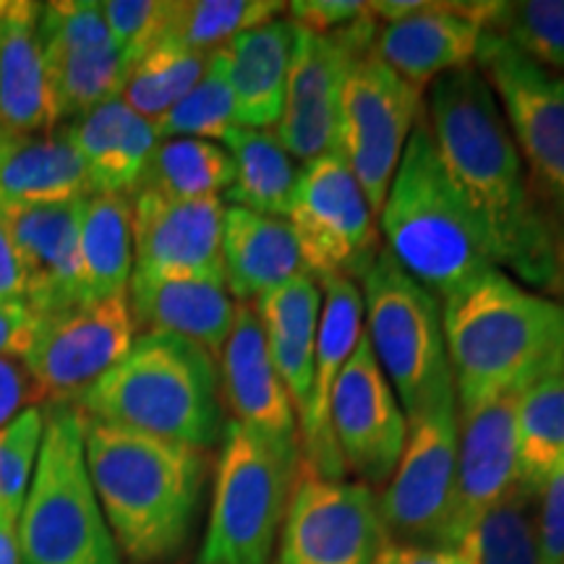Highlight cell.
<instances>
[{
    "label": "cell",
    "instance_id": "5",
    "mask_svg": "<svg viewBox=\"0 0 564 564\" xmlns=\"http://www.w3.org/2000/svg\"><path fill=\"white\" fill-rule=\"evenodd\" d=\"M379 228L394 262L440 301L499 270L476 215L436 158L426 112L394 171Z\"/></svg>",
    "mask_w": 564,
    "mask_h": 564
},
{
    "label": "cell",
    "instance_id": "33",
    "mask_svg": "<svg viewBox=\"0 0 564 564\" xmlns=\"http://www.w3.org/2000/svg\"><path fill=\"white\" fill-rule=\"evenodd\" d=\"M460 564H541L539 494L514 484L447 544Z\"/></svg>",
    "mask_w": 564,
    "mask_h": 564
},
{
    "label": "cell",
    "instance_id": "48",
    "mask_svg": "<svg viewBox=\"0 0 564 564\" xmlns=\"http://www.w3.org/2000/svg\"><path fill=\"white\" fill-rule=\"evenodd\" d=\"M0 564H21L19 512L0 505Z\"/></svg>",
    "mask_w": 564,
    "mask_h": 564
},
{
    "label": "cell",
    "instance_id": "25",
    "mask_svg": "<svg viewBox=\"0 0 564 564\" xmlns=\"http://www.w3.org/2000/svg\"><path fill=\"white\" fill-rule=\"evenodd\" d=\"M129 303L147 333L173 335L202 345L212 358L223 352L236 322L238 303L225 282L199 278H152L131 274Z\"/></svg>",
    "mask_w": 564,
    "mask_h": 564
},
{
    "label": "cell",
    "instance_id": "20",
    "mask_svg": "<svg viewBox=\"0 0 564 564\" xmlns=\"http://www.w3.org/2000/svg\"><path fill=\"white\" fill-rule=\"evenodd\" d=\"M82 202L0 204L6 230L26 274V303L40 316L84 303L79 223Z\"/></svg>",
    "mask_w": 564,
    "mask_h": 564
},
{
    "label": "cell",
    "instance_id": "45",
    "mask_svg": "<svg viewBox=\"0 0 564 564\" xmlns=\"http://www.w3.org/2000/svg\"><path fill=\"white\" fill-rule=\"evenodd\" d=\"M40 327V314L26 301H0V358H21L30 352Z\"/></svg>",
    "mask_w": 564,
    "mask_h": 564
},
{
    "label": "cell",
    "instance_id": "42",
    "mask_svg": "<svg viewBox=\"0 0 564 564\" xmlns=\"http://www.w3.org/2000/svg\"><path fill=\"white\" fill-rule=\"evenodd\" d=\"M539 560L564 564V463L556 465L539 491Z\"/></svg>",
    "mask_w": 564,
    "mask_h": 564
},
{
    "label": "cell",
    "instance_id": "46",
    "mask_svg": "<svg viewBox=\"0 0 564 564\" xmlns=\"http://www.w3.org/2000/svg\"><path fill=\"white\" fill-rule=\"evenodd\" d=\"M0 301H26L24 267L3 228H0Z\"/></svg>",
    "mask_w": 564,
    "mask_h": 564
},
{
    "label": "cell",
    "instance_id": "35",
    "mask_svg": "<svg viewBox=\"0 0 564 564\" xmlns=\"http://www.w3.org/2000/svg\"><path fill=\"white\" fill-rule=\"evenodd\" d=\"M564 463V373L533 384L518 400V478L539 494Z\"/></svg>",
    "mask_w": 564,
    "mask_h": 564
},
{
    "label": "cell",
    "instance_id": "21",
    "mask_svg": "<svg viewBox=\"0 0 564 564\" xmlns=\"http://www.w3.org/2000/svg\"><path fill=\"white\" fill-rule=\"evenodd\" d=\"M518 400L520 394H497L474 405H457L455 510L442 549L520 481Z\"/></svg>",
    "mask_w": 564,
    "mask_h": 564
},
{
    "label": "cell",
    "instance_id": "41",
    "mask_svg": "<svg viewBox=\"0 0 564 564\" xmlns=\"http://www.w3.org/2000/svg\"><path fill=\"white\" fill-rule=\"evenodd\" d=\"M100 6L112 42L129 68L144 58L154 45H160L173 13V3H165V0H105Z\"/></svg>",
    "mask_w": 564,
    "mask_h": 564
},
{
    "label": "cell",
    "instance_id": "43",
    "mask_svg": "<svg viewBox=\"0 0 564 564\" xmlns=\"http://www.w3.org/2000/svg\"><path fill=\"white\" fill-rule=\"evenodd\" d=\"M288 19L303 32L327 34L352 24L366 13L361 0H295L288 3Z\"/></svg>",
    "mask_w": 564,
    "mask_h": 564
},
{
    "label": "cell",
    "instance_id": "36",
    "mask_svg": "<svg viewBox=\"0 0 564 564\" xmlns=\"http://www.w3.org/2000/svg\"><path fill=\"white\" fill-rule=\"evenodd\" d=\"M209 58L212 53H196L173 42H160L144 58L133 63L121 100L144 121L158 123L196 87Z\"/></svg>",
    "mask_w": 564,
    "mask_h": 564
},
{
    "label": "cell",
    "instance_id": "31",
    "mask_svg": "<svg viewBox=\"0 0 564 564\" xmlns=\"http://www.w3.org/2000/svg\"><path fill=\"white\" fill-rule=\"evenodd\" d=\"M84 301L129 293L133 274V212L123 194H91L79 223Z\"/></svg>",
    "mask_w": 564,
    "mask_h": 564
},
{
    "label": "cell",
    "instance_id": "11",
    "mask_svg": "<svg viewBox=\"0 0 564 564\" xmlns=\"http://www.w3.org/2000/svg\"><path fill=\"white\" fill-rule=\"evenodd\" d=\"M288 223L316 280H364L382 251L377 212L340 152L301 167Z\"/></svg>",
    "mask_w": 564,
    "mask_h": 564
},
{
    "label": "cell",
    "instance_id": "22",
    "mask_svg": "<svg viewBox=\"0 0 564 564\" xmlns=\"http://www.w3.org/2000/svg\"><path fill=\"white\" fill-rule=\"evenodd\" d=\"M220 394L230 421L278 449L301 455L299 415L267 350V337L251 303H238L236 322L220 352Z\"/></svg>",
    "mask_w": 564,
    "mask_h": 564
},
{
    "label": "cell",
    "instance_id": "12",
    "mask_svg": "<svg viewBox=\"0 0 564 564\" xmlns=\"http://www.w3.org/2000/svg\"><path fill=\"white\" fill-rule=\"evenodd\" d=\"M476 68L502 108L535 188L564 215V76L541 68L494 32L481 34Z\"/></svg>",
    "mask_w": 564,
    "mask_h": 564
},
{
    "label": "cell",
    "instance_id": "34",
    "mask_svg": "<svg viewBox=\"0 0 564 564\" xmlns=\"http://www.w3.org/2000/svg\"><path fill=\"white\" fill-rule=\"evenodd\" d=\"M232 181L236 165L223 144L178 137L160 139L139 188L171 199H204L228 192Z\"/></svg>",
    "mask_w": 564,
    "mask_h": 564
},
{
    "label": "cell",
    "instance_id": "39",
    "mask_svg": "<svg viewBox=\"0 0 564 564\" xmlns=\"http://www.w3.org/2000/svg\"><path fill=\"white\" fill-rule=\"evenodd\" d=\"M486 32L505 37L541 68L564 70V0L499 3Z\"/></svg>",
    "mask_w": 564,
    "mask_h": 564
},
{
    "label": "cell",
    "instance_id": "13",
    "mask_svg": "<svg viewBox=\"0 0 564 564\" xmlns=\"http://www.w3.org/2000/svg\"><path fill=\"white\" fill-rule=\"evenodd\" d=\"M387 544L379 497L371 486L295 474L272 564H373Z\"/></svg>",
    "mask_w": 564,
    "mask_h": 564
},
{
    "label": "cell",
    "instance_id": "1",
    "mask_svg": "<svg viewBox=\"0 0 564 564\" xmlns=\"http://www.w3.org/2000/svg\"><path fill=\"white\" fill-rule=\"evenodd\" d=\"M426 126L444 173L489 241L494 264L528 285L554 288L562 246L533 199L510 126L481 70H449L426 91Z\"/></svg>",
    "mask_w": 564,
    "mask_h": 564
},
{
    "label": "cell",
    "instance_id": "17",
    "mask_svg": "<svg viewBox=\"0 0 564 564\" xmlns=\"http://www.w3.org/2000/svg\"><path fill=\"white\" fill-rule=\"evenodd\" d=\"M329 426L345 474L356 476V481L371 489L390 481L405 447L408 419L366 335L333 390Z\"/></svg>",
    "mask_w": 564,
    "mask_h": 564
},
{
    "label": "cell",
    "instance_id": "6",
    "mask_svg": "<svg viewBox=\"0 0 564 564\" xmlns=\"http://www.w3.org/2000/svg\"><path fill=\"white\" fill-rule=\"evenodd\" d=\"M21 564H121L91 489L84 413L53 403L45 413L34 476L19 512Z\"/></svg>",
    "mask_w": 564,
    "mask_h": 564
},
{
    "label": "cell",
    "instance_id": "9",
    "mask_svg": "<svg viewBox=\"0 0 564 564\" xmlns=\"http://www.w3.org/2000/svg\"><path fill=\"white\" fill-rule=\"evenodd\" d=\"M408 419L403 455L379 497L387 541L442 549L455 510L457 394L453 377Z\"/></svg>",
    "mask_w": 564,
    "mask_h": 564
},
{
    "label": "cell",
    "instance_id": "15",
    "mask_svg": "<svg viewBox=\"0 0 564 564\" xmlns=\"http://www.w3.org/2000/svg\"><path fill=\"white\" fill-rule=\"evenodd\" d=\"M379 21L369 11L343 30L314 34L299 30L285 105L274 126L280 144L293 160L308 162L337 152V116L340 91L348 70L358 58L371 53Z\"/></svg>",
    "mask_w": 564,
    "mask_h": 564
},
{
    "label": "cell",
    "instance_id": "4",
    "mask_svg": "<svg viewBox=\"0 0 564 564\" xmlns=\"http://www.w3.org/2000/svg\"><path fill=\"white\" fill-rule=\"evenodd\" d=\"M76 408L87 419L209 449L225 429L220 371L202 345L144 333Z\"/></svg>",
    "mask_w": 564,
    "mask_h": 564
},
{
    "label": "cell",
    "instance_id": "7",
    "mask_svg": "<svg viewBox=\"0 0 564 564\" xmlns=\"http://www.w3.org/2000/svg\"><path fill=\"white\" fill-rule=\"evenodd\" d=\"M301 455L225 421L199 564H270Z\"/></svg>",
    "mask_w": 564,
    "mask_h": 564
},
{
    "label": "cell",
    "instance_id": "29",
    "mask_svg": "<svg viewBox=\"0 0 564 564\" xmlns=\"http://www.w3.org/2000/svg\"><path fill=\"white\" fill-rule=\"evenodd\" d=\"M322 303V282L312 272H303L262 295L253 306L262 322L274 371L280 373L282 384L291 394L299 419L306 411L308 394H312Z\"/></svg>",
    "mask_w": 564,
    "mask_h": 564
},
{
    "label": "cell",
    "instance_id": "16",
    "mask_svg": "<svg viewBox=\"0 0 564 564\" xmlns=\"http://www.w3.org/2000/svg\"><path fill=\"white\" fill-rule=\"evenodd\" d=\"M40 42L58 118H79L121 97L131 68L112 42L100 3H42Z\"/></svg>",
    "mask_w": 564,
    "mask_h": 564
},
{
    "label": "cell",
    "instance_id": "19",
    "mask_svg": "<svg viewBox=\"0 0 564 564\" xmlns=\"http://www.w3.org/2000/svg\"><path fill=\"white\" fill-rule=\"evenodd\" d=\"M499 3H429L411 17L379 24L371 55L403 76L413 87L426 89L449 74L476 66L481 34L489 30Z\"/></svg>",
    "mask_w": 564,
    "mask_h": 564
},
{
    "label": "cell",
    "instance_id": "28",
    "mask_svg": "<svg viewBox=\"0 0 564 564\" xmlns=\"http://www.w3.org/2000/svg\"><path fill=\"white\" fill-rule=\"evenodd\" d=\"M295 45L299 26L291 19H272L223 47L238 123L246 129H274L280 123Z\"/></svg>",
    "mask_w": 564,
    "mask_h": 564
},
{
    "label": "cell",
    "instance_id": "27",
    "mask_svg": "<svg viewBox=\"0 0 564 564\" xmlns=\"http://www.w3.org/2000/svg\"><path fill=\"white\" fill-rule=\"evenodd\" d=\"M68 137L82 154L95 194L137 192L160 144L158 126L137 116L121 97L74 118Z\"/></svg>",
    "mask_w": 564,
    "mask_h": 564
},
{
    "label": "cell",
    "instance_id": "2",
    "mask_svg": "<svg viewBox=\"0 0 564 564\" xmlns=\"http://www.w3.org/2000/svg\"><path fill=\"white\" fill-rule=\"evenodd\" d=\"M84 455L121 556L162 564L192 539L207 484V449L158 440L84 415Z\"/></svg>",
    "mask_w": 564,
    "mask_h": 564
},
{
    "label": "cell",
    "instance_id": "37",
    "mask_svg": "<svg viewBox=\"0 0 564 564\" xmlns=\"http://www.w3.org/2000/svg\"><path fill=\"white\" fill-rule=\"evenodd\" d=\"M285 3L274 0H183L173 3L162 42L196 53L223 51L238 34L278 19Z\"/></svg>",
    "mask_w": 564,
    "mask_h": 564
},
{
    "label": "cell",
    "instance_id": "10",
    "mask_svg": "<svg viewBox=\"0 0 564 564\" xmlns=\"http://www.w3.org/2000/svg\"><path fill=\"white\" fill-rule=\"evenodd\" d=\"M423 112V89L408 84L371 53L352 63L345 76L337 116V152L361 183L377 220L408 139Z\"/></svg>",
    "mask_w": 564,
    "mask_h": 564
},
{
    "label": "cell",
    "instance_id": "47",
    "mask_svg": "<svg viewBox=\"0 0 564 564\" xmlns=\"http://www.w3.org/2000/svg\"><path fill=\"white\" fill-rule=\"evenodd\" d=\"M373 564H460V560L453 552H447V549L392 544V541H387Z\"/></svg>",
    "mask_w": 564,
    "mask_h": 564
},
{
    "label": "cell",
    "instance_id": "32",
    "mask_svg": "<svg viewBox=\"0 0 564 564\" xmlns=\"http://www.w3.org/2000/svg\"><path fill=\"white\" fill-rule=\"evenodd\" d=\"M223 144L236 165V181L228 188V199L236 207L288 220L301 167L280 144L278 133L272 129L236 126Z\"/></svg>",
    "mask_w": 564,
    "mask_h": 564
},
{
    "label": "cell",
    "instance_id": "23",
    "mask_svg": "<svg viewBox=\"0 0 564 564\" xmlns=\"http://www.w3.org/2000/svg\"><path fill=\"white\" fill-rule=\"evenodd\" d=\"M322 319L316 335L308 405L299 419L301 465L324 478H345V465L329 426V400L345 364L364 337V295L352 280H322Z\"/></svg>",
    "mask_w": 564,
    "mask_h": 564
},
{
    "label": "cell",
    "instance_id": "3",
    "mask_svg": "<svg viewBox=\"0 0 564 564\" xmlns=\"http://www.w3.org/2000/svg\"><path fill=\"white\" fill-rule=\"evenodd\" d=\"M457 405L523 394L564 373V303L491 270L442 301Z\"/></svg>",
    "mask_w": 564,
    "mask_h": 564
},
{
    "label": "cell",
    "instance_id": "26",
    "mask_svg": "<svg viewBox=\"0 0 564 564\" xmlns=\"http://www.w3.org/2000/svg\"><path fill=\"white\" fill-rule=\"evenodd\" d=\"M225 288L236 301L257 303L274 288L308 272L285 217L246 207H225L223 220Z\"/></svg>",
    "mask_w": 564,
    "mask_h": 564
},
{
    "label": "cell",
    "instance_id": "18",
    "mask_svg": "<svg viewBox=\"0 0 564 564\" xmlns=\"http://www.w3.org/2000/svg\"><path fill=\"white\" fill-rule=\"evenodd\" d=\"M131 196L133 272L225 282L223 196L171 199L147 188Z\"/></svg>",
    "mask_w": 564,
    "mask_h": 564
},
{
    "label": "cell",
    "instance_id": "30",
    "mask_svg": "<svg viewBox=\"0 0 564 564\" xmlns=\"http://www.w3.org/2000/svg\"><path fill=\"white\" fill-rule=\"evenodd\" d=\"M82 154L68 131L0 133V204H61L91 196Z\"/></svg>",
    "mask_w": 564,
    "mask_h": 564
},
{
    "label": "cell",
    "instance_id": "24",
    "mask_svg": "<svg viewBox=\"0 0 564 564\" xmlns=\"http://www.w3.org/2000/svg\"><path fill=\"white\" fill-rule=\"evenodd\" d=\"M40 6L0 0V133L32 137L61 121L40 42Z\"/></svg>",
    "mask_w": 564,
    "mask_h": 564
},
{
    "label": "cell",
    "instance_id": "44",
    "mask_svg": "<svg viewBox=\"0 0 564 564\" xmlns=\"http://www.w3.org/2000/svg\"><path fill=\"white\" fill-rule=\"evenodd\" d=\"M42 390L21 358H0V429L40 403Z\"/></svg>",
    "mask_w": 564,
    "mask_h": 564
},
{
    "label": "cell",
    "instance_id": "8",
    "mask_svg": "<svg viewBox=\"0 0 564 564\" xmlns=\"http://www.w3.org/2000/svg\"><path fill=\"white\" fill-rule=\"evenodd\" d=\"M364 335L411 415L442 382L453 377L444 340L442 301L415 282L384 249L361 280Z\"/></svg>",
    "mask_w": 564,
    "mask_h": 564
},
{
    "label": "cell",
    "instance_id": "40",
    "mask_svg": "<svg viewBox=\"0 0 564 564\" xmlns=\"http://www.w3.org/2000/svg\"><path fill=\"white\" fill-rule=\"evenodd\" d=\"M45 413L30 408L0 429V505L21 512L37 465Z\"/></svg>",
    "mask_w": 564,
    "mask_h": 564
},
{
    "label": "cell",
    "instance_id": "14",
    "mask_svg": "<svg viewBox=\"0 0 564 564\" xmlns=\"http://www.w3.org/2000/svg\"><path fill=\"white\" fill-rule=\"evenodd\" d=\"M137 340V319L129 293L84 301L40 316L37 335L24 366L53 403L76 405L82 394L129 352Z\"/></svg>",
    "mask_w": 564,
    "mask_h": 564
},
{
    "label": "cell",
    "instance_id": "38",
    "mask_svg": "<svg viewBox=\"0 0 564 564\" xmlns=\"http://www.w3.org/2000/svg\"><path fill=\"white\" fill-rule=\"evenodd\" d=\"M154 126H158L160 139L186 137L204 141H225L236 126H241L223 51L212 53L207 70L196 82V87Z\"/></svg>",
    "mask_w": 564,
    "mask_h": 564
}]
</instances>
